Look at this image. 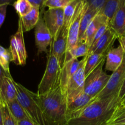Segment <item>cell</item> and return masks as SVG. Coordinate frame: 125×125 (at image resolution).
Instances as JSON below:
<instances>
[{
	"label": "cell",
	"instance_id": "obj_22",
	"mask_svg": "<svg viewBox=\"0 0 125 125\" xmlns=\"http://www.w3.org/2000/svg\"><path fill=\"white\" fill-rule=\"evenodd\" d=\"M99 12L97 11L93 10L88 8V5L87 6L86 9L82 15V19L80 21V29L79 34H78V40H83V36H84L85 32L87 30V28L88 27L89 24L93 20V18L96 17V15H98Z\"/></svg>",
	"mask_w": 125,
	"mask_h": 125
},
{
	"label": "cell",
	"instance_id": "obj_12",
	"mask_svg": "<svg viewBox=\"0 0 125 125\" xmlns=\"http://www.w3.org/2000/svg\"><path fill=\"white\" fill-rule=\"evenodd\" d=\"M43 18L52 36H56L63 25L64 10L62 9H48L43 12Z\"/></svg>",
	"mask_w": 125,
	"mask_h": 125
},
{
	"label": "cell",
	"instance_id": "obj_9",
	"mask_svg": "<svg viewBox=\"0 0 125 125\" xmlns=\"http://www.w3.org/2000/svg\"><path fill=\"white\" fill-rule=\"evenodd\" d=\"M44 9L40 10L39 20L34 28L35 42L38 48V55L43 52L47 54L49 52L48 47L50 46L52 42V36L43 18Z\"/></svg>",
	"mask_w": 125,
	"mask_h": 125
},
{
	"label": "cell",
	"instance_id": "obj_2",
	"mask_svg": "<svg viewBox=\"0 0 125 125\" xmlns=\"http://www.w3.org/2000/svg\"><path fill=\"white\" fill-rule=\"evenodd\" d=\"M118 98L96 99L67 125H105L119 104Z\"/></svg>",
	"mask_w": 125,
	"mask_h": 125
},
{
	"label": "cell",
	"instance_id": "obj_42",
	"mask_svg": "<svg viewBox=\"0 0 125 125\" xmlns=\"http://www.w3.org/2000/svg\"></svg>",
	"mask_w": 125,
	"mask_h": 125
},
{
	"label": "cell",
	"instance_id": "obj_38",
	"mask_svg": "<svg viewBox=\"0 0 125 125\" xmlns=\"http://www.w3.org/2000/svg\"><path fill=\"white\" fill-rule=\"evenodd\" d=\"M117 39L118 40L119 43H120V45L123 50L124 53H125V36L118 37Z\"/></svg>",
	"mask_w": 125,
	"mask_h": 125
},
{
	"label": "cell",
	"instance_id": "obj_17",
	"mask_svg": "<svg viewBox=\"0 0 125 125\" xmlns=\"http://www.w3.org/2000/svg\"><path fill=\"white\" fill-rule=\"evenodd\" d=\"M125 53L120 45L116 48H112L107 52L105 57V70L114 72L122 63Z\"/></svg>",
	"mask_w": 125,
	"mask_h": 125
},
{
	"label": "cell",
	"instance_id": "obj_20",
	"mask_svg": "<svg viewBox=\"0 0 125 125\" xmlns=\"http://www.w3.org/2000/svg\"><path fill=\"white\" fill-rule=\"evenodd\" d=\"M40 13V10L39 7H33L28 14L22 17H18L22 21L23 32L29 31L35 28L39 20Z\"/></svg>",
	"mask_w": 125,
	"mask_h": 125
},
{
	"label": "cell",
	"instance_id": "obj_41",
	"mask_svg": "<svg viewBox=\"0 0 125 125\" xmlns=\"http://www.w3.org/2000/svg\"><path fill=\"white\" fill-rule=\"evenodd\" d=\"M119 104L122 105V106H125V98L123 99V100H122V101H121V102L120 103H119Z\"/></svg>",
	"mask_w": 125,
	"mask_h": 125
},
{
	"label": "cell",
	"instance_id": "obj_32",
	"mask_svg": "<svg viewBox=\"0 0 125 125\" xmlns=\"http://www.w3.org/2000/svg\"><path fill=\"white\" fill-rule=\"evenodd\" d=\"M88 5V8L93 10L100 12L104 5L105 0H85Z\"/></svg>",
	"mask_w": 125,
	"mask_h": 125
},
{
	"label": "cell",
	"instance_id": "obj_21",
	"mask_svg": "<svg viewBox=\"0 0 125 125\" xmlns=\"http://www.w3.org/2000/svg\"><path fill=\"white\" fill-rule=\"evenodd\" d=\"M88 52V46L84 40H79L76 45L69 51H67L65 58V62L78 57L84 56L85 57Z\"/></svg>",
	"mask_w": 125,
	"mask_h": 125
},
{
	"label": "cell",
	"instance_id": "obj_13",
	"mask_svg": "<svg viewBox=\"0 0 125 125\" xmlns=\"http://www.w3.org/2000/svg\"><path fill=\"white\" fill-rule=\"evenodd\" d=\"M87 6V2H85V0H83L79 6L75 14L71 20V24H70L68 29L67 51L71 50L78 42L80 21L82 19V15L85 10Z\"/></svg>",
	"mask_w": 125,
	"mask_h": 125
},
{
	"label": "cell",
	"instance_id": "obj_4",
	"mask_svg": "<svg viewBox=\"0 0 125 125\" xmlns=\"http://www.w3.org/2000/svg\"><path fill=\"white\" fill-rule=\"evenodd\" d=\"M61 69L56 57L49 50L45 72L38 85V95L47 94L60 86Z\"/></svg>",
	"mask_w": 125,
	"mask_h": 125
},
{
	"label": "cell",
	"instance_id": "obj_6",
	"mask_svg": "<svg viewBox=\"0 0 125 125\" xmlns=\"http://www.w3.org/2000/svg\"><path fill=\"white\" fill-rule=\"evenodd\" d=\"M23 33L22 21L18 18V29L17 32L11 37L9 48L12 55V62L17 65L23 66L26 63L27 53Z\"/></svg>",
	"mask_w": 125,
	"mask_h": 125
},
{
	"label": "cell",
	"instance_id": "obj_19",
	"mask_svg": "<svg viewBox=\"0 0 125 125\" xmlns=\"http://www.w3.org/2000/svg\"><path fill=\"white\" fill-rule=\"evenodd\" d=\"M0 92L7 102L17 99V89L11 74L4 77L0 87Z\"/></svg>",
	"mask_w": 125,
	"mask_h": 125
},
{
	"label": "cell",
	"instance_id": "obj_26",
	"mask_svg": "<svg viewBox=\"0 0 125 125\" xmlns=\"http://www.w3.org/2000/svg\"><path fill=\"white\" fill-rule=\"evenodd\" d=\"M0 101L2 114V125H18V122L11 113L7 102L0 92Z\"/></svg>",
	"mask_w": 125,
	"mask_h": 125
},
{
	"label": "cell",
	"instance_id": "obj_7",
	"mask_svg": "<svg viewBox=\"0 0 125 125\" xmlns=\"http://www.w3.org/2000/svg\"><path fill=\"white\" fill-rule=\"evenodd\" d=\"M125 76V55L120 67L110 76L105 87L95 97L96 99L117 97Z\"/></svg>",
	"mask_w": 125,
	"mask_h": 125
},
{
	"label": "cell",
	"instance_id": "obj_25",
	"mask_svg": "<svg viewBox=\"0 0 125 125\" xmlns=\"http://www.w3.org/2000/svg\"><path fill=\"white\" fill-rule=\"evenodd\" d=\"M105 55L93 53L87 55V61L85 66V76L89 74L93 70L95 69L98 65L105 59Z\"/></svg>",
	"mask_w": 125,
	"mask_h": 125
},
{
	"label": "cell",
	"instance_id": "obj_28",
	"mask_svg": "<svg viewBox=\"0 0 125 125\" xmlns=\"http://www.w3.org/2000/svg\"><path fill=\"white\" fill-rule=\"evenodd\" d=\"M121 0H105L104 5L99 13L105 16L110 21L118 7Z\"/></svg>",
	"mask_w": 125,
	"mask_h": 125
},
{
	"label": "cell",
	"instance_id": "obj_40",
	"mask_svg": "<svg viewBox=\"0 0 125 125\" xmlns=\"http://www.w3.org/2000/svg\"><path fill=\"white\" fill-rule=\"evenodd\" d=\"M0 125H2V108H1V101H0Z\"/></svg>",
	"mask_w": 125,
	"mask_h": 125
},
{
	"label": "cell",
	"instance_id": "obj_33",
	"mask_svg": "<svg viewBox=\"0 0 125 125\" xmlns=\"http://www.w3.org/2000/svg\"><path fill=\"white\" fill-rule=\"evenodd\" d=\"M9 5L7 4L0 5V28L4 21L7 12V7Z\"/></svg>",
	"mask_w": 125,
	"mask_h": 125
},
{
	"label": "cell",
	"instance_id": "obj_39",
	"mask_svg": "<svg viewBox=\"0 0 125 125\" xmlns=\"http://www.w3.org/2000/svg\"><path fill=\"white\" fill-rule=\"evenodd\" d=\"M15 0H0V5H13Z\"/></svg>",
	"mask_w": 125,
	"mask_h": 125
},
{
	"label": "cell",
	"instance_id": "obj_27",
	"mask_svg": "<svg viewBox=\"0 0 125 125\" xmlns=\"http://www.w3.org/2000/svg\"><path fill=\"white\" fill-rule=\"evenodd\" d=\"M125 125V106L118 104L105 125Z\"/></svg>",
	"mask_w": 125,
	"mask_h": 125
},
{
	"label": "cell",
	"instance_id": "obj_18",
	"mask_svg": "<svg viewBox=\"0 0 125 125\" xmlns=\"http://www.w3.org/2000/svg\"><path fill=\"white\" fill-rule=\"evenodd\" d=\"M109 21V20L100 13H98L96 15V17L93 18V20L89 24L88 27L87 28L85 32L84 36H83V40H84L87 44L88 46V50L91 46V44L93 43V39H94V35L96 33L99 27L104 22Z\"/></svg>",
	"mask_w": 125,
	"mask_h": 125
},
{
	"label": "cell",
	"instance_id": "obj_30",
	"mask_svg": "<svg viewBox=\"0 0 125 125\" xmlns=\"http://www.w3.org/2000/svg\"><path fill=\"white\" fill-rule=\"evenodd\" d=\"M11 62H12V55L9 50L0 45V65L7 74H11L9 69Z\"/></svg>",
	"mask_w": 125,
	"mask_h": 125
},
{
	"label": "cell",
	"instance_id": "obj_15",
	"mask_svg": "<svg viewBox=\"0 0 125 125\" xmlns=\"http://www.w3.org/2000/svg\"><path fill=\"white\" fill-rule=\"evenodd\" d=\"M109 28L118 38L125 36V0H121L118 7L109 23Z\"/></svg>",
	"mask_w": 125,
	"mask_h": 125
},
{
	"label": "cell",
	"instance_id": "obj_11",
	"mask_svg": "<svg viewBox=\"0 0 125 125\" xmlns=\"http://www.w3.org/2000/svg\"><path fill=\"white\" fill-rule=\"evenodd\" d=\"M94 100L95 98L91 97L83 92L67 103L66 110L67 123L71 120L77 118Z\"/></svg>",
	"mask_w": 125,
	"mask_h": 125
},
{
	"label": "cell",
	"instance_id": "obj_5",
	"mask_svg": "<svg viewBox=\"0 0 125 125\" xmlns=\"http://www.w3.org/2000/svg\"><path fill=\"white\" fill-rule=\"evenodd\" d=\"M104 59L98 67L85 77L83 92L91 97L95 98L105 87L110 76L103 71Z\"/></svg>",
	"mask_w": 125,
	"mask_h": 125
},
{
	"label": "cell",
	"instance_id": "obj_14",
	"mask_svg": "<svg viewBox=\"0 0 125 125\" xmlns=\"http://www.w3.org/2000/svg\"><path fill=\"white\" fill-rule=\"evenodd\" d=\"M117 39L118 37L115 32L109 28L95 45L88 50L87 55L95 53L106 56L107 52L112 48L113 45Z\"/></svg>",
	"mask_w": 125,
	"mask_h": 125
},
{
	"label": "cell",
	"instance_id": "obj_36",
	"mask_svg": "<svg viewBox=\"0 0 125 125\" xmlns=\"http://www.w3.org/2000/svg\"><path fill=\"white\" fill-rule=\"evenodd\" d=\"M18 125H39L30 119H25L18 122Z\"/></svg>",
	"mask_w": 125,
	"mask_h": 125
},
{
	"label": "cell",
	"instance_id": "obj_23",
	"mask_svg": "<svg viewBox=\"0 0 125 125\" xmlns=\"http://www.w3.org/2000/svg\"><path fill=\"white\" fill-rule=\"evenodd\" d=\"M83 1V0H72L63 9L64 22L62 26L69 29L71 20Z\"/></svg>",
	"mask_w": 125,
	"mask_h": 125
},
{
	"label": "cell",
	"instance_id": "obj_10",
	"mask_svg": "<svg viewBox=\"0 0 125 125\" xmlns=\"http://www.w3.org/2000/svg\"><path fill=\"white\" fill-rule=\"evenodd\" d=\"M68 29L62 26L58 34L54 39L50 46V51L56 57L60 67L62 68L65 62L67 46Z\"/></svg>",
	"mask_w": 125,
	"mask_h": 125
},
{
	"label": "cell",
	"instance_id": "obj_29",
	"mask_svg": "<svg viewBox=\"0 0 125 125\" xmlns=\"http://www.w3.org/2000/svg\"><path fill=\"white\" fill-rule=\"evenodd\" d=\"M12 6L20 17L28 14L33 8V6L28 0H15Z\"/></svg>",
	"mask_w": 125,
	"mask_h": 125
},
{
	"label": "cell",
	"instance_id": "obj_1",
	"mask_svg": "<svg viewBox=\"0 0 125 125\" xmlns=\"http://www.w3.org/2000/svg\"><path fill=\"white\" fill-rule=\"evenodd\" d=\"M38 98L47 125H67V100L60 86Z\"/></svg>",
	"mask_w": 125,
	"mask_h": 125
},
{
	"label": "cell",
	"instance_id": "obj_34",
	"mask_svg": "<svg viewBox=\"0 0 125 125\" xmlns=\"http://www.w3.org/2000/svg\"><path fill=\"white\" fill-rule=\"evenodd\" d=\"M28 1L31 4L33 7H39L40 10H41L45 8L44 5L47 0H28Z\"/></svg>",
	"mask_w": 125,
	"mask_h": 125
},
{
	"label": "cell",
	"instance_id": "obj_3",
	"mask_svg": "<svg viewBox=\"0 0 125 125\" xmlns=\"http://www.w3.org/2000/svg\"><path fill=\"white\" fill-rule=\"evenodd\" d=\"M17 100L32 121L39 125H47L38 101V94L30 91L22 84L15 82Z\"/></svg>",
	"mask_w": 125,
	"mask_h": 125
},
{
	"label": "cell",
	"instance_id": "obj_35",
	"mask_svg": "<svg viewBox=\"0 0 125 125\" xmlns=\"http://www.w3.org/2000/svg\"><path fill=\"white\" fill-rule=\"evenodd\" d=\"M125 98V76L123 81L122 84H121V88H120V92L118 94V100L119 102H121Z\"/></svg>",
	"mask_w": 125,
	"mask_h": 125
},
{
	"label": "cell",
	"instance_id": "obj_16",
	"mask_svg": "<svg viewBox=\"0 0 125 125\" xmlns=\"http://www.w3.org/2000/svg\"><path fill=\"white\" fill-rule=\"evenodd\" d=\"M79 65L80 61L77 59H72L66 62L61 68L60 86L64 95L69 81L77 71Z\"/></svg>",
	"mask_w": 125,
	"mask_h": 125
},
{
	"label": "cell",
	"instance_id": "obj_24",
	"mask_svg": "<svg viewBox=\"0 0 125 125\" xmlns=\"http://www.w3.org/2000/svg\"><path fill=\"white\" fill-rule=\"evenodd\" d=\"M7 103L11 113L15 117V118L17 120V122H19L22 120L30 119L28 115L27 114L23 107H22V105L20 104L17 99L11 101V102H7Z\"/></svg>",
	"mask_w": 125,
	"mask_h": 125
},
{
	"label": "cell",
	"instance_id": "obj_8",
	"mask_svg": "<svg viewBox=\"0 0 125 125\" xmlns=\"http://www.w3.org/2000/svg\"><path fill=\"white\" fill-rule=\"evenodd\" d=\"M86 61L87 56L80 61L79 67L69 81L65 94L67 103L72 101L78 95L83 92L86 77L85 73Z\"/></svg>",
	"mask_w": 125,
	"mask_h": 125
},
{
	"label": "cell",
	"instance_id": "obj_31",
	"mask_svg": "<svg viewBox=\"0 0 125 125\" xmlns=\"http://www.w3.org/2000/svg\"><path fill=\"white\" fill-rule=\"evenodd\" d=\"M72 0H47L44 5L48 9H63Z\"/></svg>",
	"mask_w": 125,
	"mask_h": 125
},
{
	"label": "cell",
	"instance_id": "obj_37",
	"mask_svg": "<svg viewBox=\"0 0 125 125\" xmlns=\"http://www.w3.org/2000/svg\"><path fill=\"white\" fill-rule=\"evenodd\" d=\"M7 75H11V74H7L6 72L3 70L1 65H0V87H1V83H2V79H3L4 77L6 76Z\"/></svg>",
	"mask_w": 125,
	"mask_h": 125
}]
</instances>
